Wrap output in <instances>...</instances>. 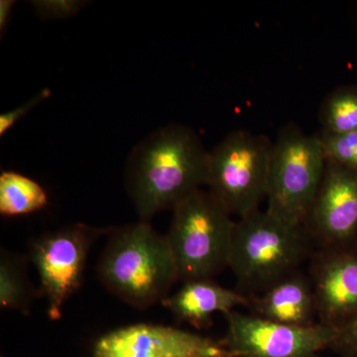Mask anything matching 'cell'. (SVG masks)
<instances>
[{
  "label": "cell",
  "instance_id": "6da1fadb",
  "mask_svg": "<svg viewBox=\"0 0 357 357\" xmlns=\"http://www.w3.org/2000/svg\"><path fill=\"white\" fill-rule=\"evenodd\" d=\"M208 151L194 129L169 124L134 147L126 185L140 220L173 210L208 181Z\"/></svg>",
  "mask_w": 357,
  "mask_h": 357
},
{
  "label": "cell",
  "instance_id": "7a4b0ae2",
  "mask_svg": "<svg viewBox=\"0 0 357 357\" xmlns=\"http://www.w3.org/2000/svg\"><path fill=\"white\" fill-rule=\"evenodd\" d=\"M98 272L109 292L136 309L163 302L180 281L166 236L144 220L112 229Z\"/></svg>",
  "mask_w": 357,
  "mask_h": 357
},
{
  "label": "cell",
  "instance_id": "3957f363",
  "mask_svg": "<svg viewBox=\"0 0 357 357\" xmlns=\"http://www.w3.org/2000/svg\"><path fill=\"white\" fill-rule=\"evenodd\" d=\"M309 252L306 225L258 210L236 222L229 268L243 290L263 294L297 273Z\"/></svg>",
  "mask_w": 357,
  "mask_h": 357
},
{
  "label": "cell",
  "instance_id": "277c9868",
  "mask_svg": "<svg viewBox=\"0 0 357 357\" xmlns=\"http://www.w3.org/2000/svg\"><path fill=\"white\" fill-rule=\"evenodd\" d=\"M167 241L178 280L211 279L229 267L236 222L210 191L197 190L176 204Z\"/></svg>",
  "mask_w": 357,
  "mask_h": 357
},
{
  "label": "cell",
  "instance_id": "5b68a950",
  "mask_svg": "<svg viewBox=\"0 0 357 357\" xmlns=\"http://www.w3.org/2000/svg\"><path fill=\"white\" fill-rule=\"evenodd\" d=\"M326 167L318 134L307 135L294 123L284 126L272 147L267 211L286 222L305 225Z\"/></svg>",
  "mask_w": 357,
  "mask_h": 357
},
{
  "label": "cell",
  "instance_id": "8992f818",
  "mask_svg": "<svg viewBox=\"0 0 357 357\" xmlns=\"http://www.w3.org/2000/svg\"><path fill=\"white\" fill-rule=\"evenodd\" d=\"M272 147L266 136L236 130L208 152L206 185L232 217L255 213L267 198Z\"/></svg>",
  "mask_w": 357,
  "mask_h": 357
},
{
  "label": "cell",
  "instance_id": "52a82bcc",
  "mask_svg": "<svg viewBox=\"0 0 357 357\" xmlns=\"http://www.w3.org/2000/svg\"><path fill=\"white\" fill-rule=\"evenodd\" d=\"M112 230L77 222L45 234L31 244L30 259L38 271L39 294L48 303L51 321L62 318L65 303L83 284L89 251Z\"/></svg>",
  "mask_w": 357,
  "mask_h": 357
},
{
  "label": "cell",
  "instance_id": "ba28073f",
  "mask_svg": "<svg viewBox=\"0 0 357 357\" xmlns=\"http://www.w3.org/2000/svg\"><path fill=\"white\" fill-rule=\"evenodd\" d=\"M227 335L220 342L234 357H314L331 349L337 328L316 324L292 326L232 311L225 314Z\"/></svg>",
  "mask_w": 357,
  "mask_h": 357
},
{
  "label": "cell",
  "instance_id": "9c48e42d",
  "mask_svg": "<svg viewBox=\"0 0 357 357\" xmlns=\"http://www.w3.org/2000/svg\"><path fill=\"white\" fill-rule=\"evenodd\" d=\"M93 357H234L222 342L174 326L136 324L102 335Z\"/></svg>",
  "mask_w": 357,
  "mask_h": 357
},
{
  "label": "cell",
  "instance_id": "30bf717a",
  "mask_svg": "<svg viewBox=\"0 0 357 357\" xmlns=\"http://www.w3.org/2000/svg\"><path fill=\"white\" fill-rule=\"evenodd\" d=\"M328 248L349 245L357 234V172L326 161L305 225Z\"/></svg>",
  "mask_w": 357,
  "mask_h": 357
},
{
  "label": "cell",
  "instance_id": "8fae6325",
  "mask_svg": "<svg viewBox=\"0 0 357 357\" xmlns=\"http://www.w3.org/2000/svg\"><path fill=\"white\" fill-rule=\"evenodd\" d=\"M312 288L319 323L338 328L356 316V248H328L317 263Z\"/></svg>",
  "mask_w": 357,
  "mask_h": 357
},
{
  "label": "cell",
  "instance_id": "7c38bea8",
  "mask_svg": "<svg viewBox=\"0 0 357 357\" xmlns=\"http://www.w3.org/2000/svg\"><path fill=\"white\" fill-rule=\"evenodd\" d=\"M162 304L178 321L204 328L211 325L215 312L229 314L237 306H249L250 300L243 294L223 288L211 279H202L184 282L182 287Z\"/></svg>",
  "mask_w": 357,
  "mask_h": 357
},
{
  "label": "cell",
  "instance_id": "4fadbf2b",
  "mask_svg": "<svg viewBox=\"0 0 357 357\" xmlns=\"http://www.w3.org/2000/svg\"><path fill=\"white\" fill-rule=\"evenodd\" d=\"M255 306L257 316L282 325L311 326L317 324L314 288L299 272L263 293Z\"/></svg>",
  "mask_w": 357,
  "mask_h": 357
},
{
  "label": "cell",
  "instance_id": "5bb4252c",
  "mask_svg": "<svg viewBox=\"0 0 357 357\" xmlns=\"http://www.w3.org/2000/svg\"><path fill=\"white\" fill-rule=\"evenodd\" d=\"M48 204V195L36 181L13 171L0 176V213L4 217L35 213Z\"/></svg>",
  "mask_w": 357,
  "mask_h": 357
},
{
  "label": "cell",
  "instance_id": "9a60e30c",
  "mask_svg": "<svg viewBox=\"0 0 357 357\" xmlns=\"http://www.w3.org/2000/svg\"><path fill=\"white\" fill-rule=\"evenodd\" d=\"M26 276L23 260L6 251L0 257V306L27 314L36 296Z\"/></svg>",
  "mask_w": 357,
  "mask_h": 357
},
{
  "label": "cell",
  "instance_id": "2e32d148",
  "mask_svg": "<svg viewBox=\"0 0 357 357\" xmlns=\"http://www.w3.org/2000/svg\"><path fill=\"white\" fill-rule=\"evenodd\" d=\"M319 117L324 132H356L357 86H340L328 93L319 107Z\"/></svg>",
  "mask_w": 357,
  "mask_h": 357
},
{
  "label": "cell",
  "instance_id": "e0dca14e",
  "mask_svg": "<svg viewBox=\"0 0 357 357\" xmlns=\"http://www.w3.org/2000/svg\"><path fill=\"white\" fill-rule=\"evenodd\" d=\"M326 161L357 172V131L351 133H318Z\"/></svg>",
  "mask_w": 357,
  "mask_h": 357
},
{
  "label": "cell",
  "instance_id": "ac0fdd59",
  "mask_svg": "<svg viewBox=\"0 0 357 357\" xmlns=\"http://www.w3.org/2000/svg\"><path fill=\"white\" fill-rule=\"evenodd\" d=\"M31 3L44 20H66L76 15L86 6V2L77 0H37Z\"/></svg>",
  "mask_w": 357,
  "mask_h": 357
},
{
  "label": "cell",
  "instance_id": "d6986e66",
  "mask_svg": "<svg viewBox=\"0 0 357 357\" xmlns=\"http://www.w3.org/2000/svg\"><path fill=\"white\" fill-rule=\"evenodd\" d=\"M337 331L331 349L344 357H357V314Z\"/></svg>",
  "mask_w": 357,
  "mask_h": 357
},
{
  "label": "cell",
  "instance_id": "ffe728a7",
  "mask_svg": "<svg viewBox=\"0 0 357 357\" xmlns=\"http://www.w3.org/2000/svg\"><path fill=\"white\" fill-rule=\"evenodd\" d=\"M50 96V89H42L34 98L23 103L21 107L1 114V116H0V135L3 136L9 129L13 128L22 117H24L25 115L30 112V110L34 109L39 103L43 102V100L48 98Z\"/></svg>",
  "mask_w": 357,
  "mask_h": 357
},
{
  "label": "cell",
  "instance_id": "44dd1931",
  "mask_svg": "<svg viewBox=\"0 0 357 357\" xmlns=\"http://www.w3.org/2000/svg\"><path fill=\"white\" fill-rule=\"evenodd\" d=\"M14 3L15 1H13V0H1L0 1V30L1 31L6 28L11 13H13Z\"/></svg>",
  "mask_w": 357,
  "mask_h": 357
},
{
  "label": "cell",
  "instance_id": "7402d4cb",
  "mask_svg": "<svg viewBox=\"0 0 357 357\" xmlns=\"http://www.w3.org/2000/svg\"><path fill=\"white\" fill-rule=\"evenodd\" d=\"M314 357H319V356H314Z\"/></svg>",
  "mask_w": 357,
  "mask_h": 357
}]
</instances>
